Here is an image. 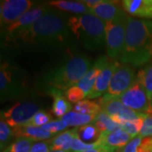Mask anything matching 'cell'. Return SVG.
<instances>
[{"instance_id":"1","label":"cell","mask_w":152,"mask_h":152,"mask_svg":"<svg viewBox=\"0 0 152 152\" xmlns=\"http://www.w3.org/2000/svg\"><path fill=\"white\" fill-rule=\"evenodd\" d=\"M152 60V21L128 16L125 43L120 61L132 67L145 65Z\"/></svg>"},{"instance_id":"2","label":"cell","mask_w":152,"mask_h":152,"mask_svg":"<svg viewBox=\"0 0 152 152\" xmlns=\"http://www.w3.org/2000/svg\"><path fill=\"white\" fill-rule=\"evenodd\" d=\"M68 20L64 15L56 11L50 10L26 31L17 39L15 43L35 45L62 44L69 37Z\"/></svg>"},{"instance_id":"3","label":"cell","mask_w":152,"mask_h":152,"mask_svg":"<svg viewBox=\"0 0 152 152\" xmlns=\"http://www.w3.org/2000/svg\"><path fill=\"white\" fill-rule=\"evenodd\" d=\"M91 60L84 54L71 57L64 64L45 74L41 80V87L44 93L65 92L77 85L91 69Z\"/></svg>"},{"instance_id":"4","label":"cell","mask_w":152,"mask_h":152,"mask_svg":"<svg viewBox=\"0 0 152 152\" xmlns=\"http://www.w3.org/2000/svg\"><path fill=\"white\" fill-rule=\"evenodd\" d=\"M68 25L76 39L88 50H96L105 44L106 23L91 14L69 17Z\"/></svg>"},{"instance_id":"5","label":"cell","mask_w":152,"mask_h":152,"mask_svg":"<svg viewBox=\"0 0 152 152\" xmlns=\"http://www.w3.org/2000/svg\"><path fill=\"white\" fill-rule=\"evenodd\" d=\"M48 6L47 4H41L33 6L30 10L22 15L17 21L9 26L4 31V40L7 43H15L18 38L25 31L37 22L44 15L48 13ZM2 31V32H3Z\"/></svg>"},{"instance_id":"6","label":"cell","mask_w":152,"mask_h":152,"mask_svg":"<svg viewBox=\"0 0 152 152\" xmlns=\"http://www.w3.org/2000/svg\"><path fill=\"white\" fill-rule=\"evenodd\" d=\"M127 18L116 21L107 22L105 26V44L111 59H120L125 43Z\"/></svg>"},{"instance_id":"7","label":"cell","mask_w":152,"mask_h":152,"mask_svg":"<svg viewBox=\"0 0 152 152\" xmlns=\"http://www.w3.org/2000/svg\"><path fill=\"white\" fill-rule=\"evenodd\" d=\"M118 98L125 107L139 113L152 115V105L149 102L146 92L137 77L132 86Z\"/></svg>"},{"instance_id":"8","label":"cell","mask_w":152,"mask_h":152,"mask_svg":"<svg viewBox=\"0 0 152 152\" xmlns=\"http://www.w3.org/2000/svg\"><path fill=\"white\" fill-rule=\"evenodd\" d=\"M24 89L22 80L17 75L16 69L4 62L0 68V93L1 101L17 97Z\"/></svg>"},{"instance_id":"9","label":"cell","mask_w":152,"mask_h":152,"mask_svg":"<svg viewBox=\"0 0 152 152\" xmlns=\"http://www.w3.org/2000/svg\"><path fill=\"white\" fill-rule=\"evenodd\" d=\"M37 112L39 107L34 102H17L8 110L2 112L1 118L13 129H15L26 124Z\"/></svg>"},{"instance_id":"10","label":"cell","mask_w":152,"mask_h":152,"mask_svg":"<svg viewBox=\"0 0 152 152\" xmlns=\"http://www.w3.org/2000/svg\"><path fill=\"white\" fill-rule=\"evenodd\" d=\"M35 5V2L30 0H2L0 4V23L2 31L17 21Z\"/></svg>"},{"instance_id":"11","label":"cell","mask_w":152,"mask_h":152,"mask_svg":"<svg viewBox=\"0 0 152 152\" xmlns=\"http://www.w3.org/2000/svg\"><path fill=\"white\" fill-rule=\"evenodd\" d=\"M135 79V71L132 66L125 64H118L106 95L118 97L132 86Z\"/></svg>"},{"instance_id":"12","label":"cell","mask_w":152,"mask_h":152,"mask_svg":"<svg viewBox=\"0 0 152 152\" xmlns=\"http://www.w3.org/2000/svg\"><path fill=\"white\" fill-rule=\"evenodd\" d=\"M121 6L117 1L104 0L102 4L92 8H90L89 14L97 17L105 23L116 21V20L125 19L128 16L126 15V12L124 10L123 7Z\"/></svg>"},{"instance_id":"13","label":"cell","mask_w":152,"mask_h":152,"mask_svg":"<svg viewBox=\"0 0 152 152\" xmlns=\"http://www.w3.org/2000/svg\"><path fill=\"white\" fill-rule=\"evenodd\" d=\"M118 62L113 59H110L107 64V65L99 73L95 85L90 94L87 96V98L91 100L102 96L103 94H106L110 82L113 75L114 72L118 65Z\"/></svg>"},{"instance_id":"14","label":"cell","mask_w":152,"mask_h":152,"mask_svg":"<svg viewBox=\"0 0 152 152\" xmlns=\"http://www.w3.org/2000/svg\"><path fill=\"white\" fill-rule=\"evenodd\" d=\"M110 59H111L110 58H107L106 56H101L100 58H98L94 63V64L91 66V68L90 69V70L88 71L81 80L77 83V86L85 92L86 96L93 89V86L95 85V82L96 80L99 73L107 65V64L108 63Z\"/></svg>"},{"instance_id":"15","label":"cell","mask_w":152,"mask_h":152,"mask_svg":"<svg viewBox=\"0 0 152 152\" xmlns=\"http://www.w3.org/2000/svg\"><path fill=\"white\" fill-rule=\"evenodd\" d=\"M121 3L124 10L132 16L152 19V0H124Z\"/></svg>"},{"instance_id":"16","label":"cell","mask_w":152,"mask_h":152,"mask_svg":"<svg viewBox=\"0 0 152 152\" xmlns=\"http://www.w3.org/2000/svg\"><path fill=\"white\" fill-rule=\"evenodd\" d=\"M133 139L134 138L129 135L127 132L119 129L110 133L101 134L98 141L100 145H103L118 150L122 148L124 149Z\"/></svg>"},{"instance_id":"17","label":"cell","mask_w":152,"mask_h":152,"mask_svg":"<svg viewBox=\"0 0 152 152\" xmlns=\"http://www.w3.org/2000/svg\"><path fill=\"white\" fill-rule=\"evenodd\" d=\"M13 133L14 136L17 138H26L34 141L48 140L53 136V134L44 130L42 127H35L31 125H24L13 129Z\"/></svg>"},{"instance_id":"18","label":"cell","mask_w":152,"mask_h":152,"mask_svg":"<svg viewBox=\"0 0 152 152\" xmlns=\"http://www.w3.org/2000/svg\"><path fill=\"white\" fill-rule=\"evenodd\" d=\"M77 128L65 132H61L49 140L51 151H64L70 152L72 142L76 135Z\"/></svg>"},{"instance_id":"19","label":"cell","mask_w":152,"mask_h":152,"mask_svg":"<svg viewBox=\"0 0 152 152\" xmlns=\"http://www.w3.org/2000/svg\"><path fill=\"white\" fill-rule=\"evenodd\" d=\"M48 5L52 6L57 10H60L65 12H70L75 15L89 14V8L80 1L54 0V1H49Z\"/></svg>"},{"instance_id":"20","label":"cell","mask_w":152,"mask_h":152,"mask_svg":"<svg viewBox=\"0 0 152 152\" xmlns=\"http://www.w3.org/2000/svg\"><path fill=\"white\" fill-rule=\"evenodd\" d=\"M93 124L97 128L101 134L110 133L120 129V125L114 122L112 118L106 113H104L102 110L96 115Z\"/></svg>"},{"instance_id":"21","label":"cell","mask_w":152,"mask_h":152,"mask_svg":"<svg viewBox=\"0 0 152 152\" xmlns=\"http://www.w3.org/2000/svg\"><path fill=\"white\" fill-rule=\"evenodd\" d=\"M50 96L53 97L52 112L56 117L62 118L66 114L71 112L72 105L66 99L65 96L63 94V92H54L51 94Z\"/></svg>"},{"instance_id":"22","label":"cell","mask_w":152,"mask_h":152,"mask_svg":"<svg viewBox=\"0 0 152 152\" xmlns=\"http://www.w3.org/2000/svg\"><path fill=\"white\" fill-rule=\"evenodd\" d=\"M137 79L140 81L144 87L149 102H152V61L144 66V68L138 72Z\"/></svg>"},{"instance_id":"23","label":"cell","mask_w":152,"mask_h":152,"mask_svg":"<svg viewBox=\"0 0 152 152\" xmlns=\"http://www.w3.org/2000/svg\"><path fill=\"white\" fill-rule=\"evenodd\" d=\"M96 116L93 115H86V114H81L76 112H69L65 116H64L61 119L64 121L68 126L72 127H82L85 125L90 124L95 119Z\"/></svg>"},{"instance_id":"24","label":"cell","mask_w":152,"mask_h":152,"mask_svg":"<svg viewBox=\"0 0 152 152\" xmlns=\"http://www.w3.org/2000/svg\"><path fill=\"white\" fill-rule=\"evenodd\" d=\"M77 135L82 141L88 144L95 143L99 140L101 132L93 124H87L77 128Z\"/></svg>"},{"instance_id":"25","label":"cell","mask_w":152,"mask_h":152,"mask_svg":"<svg viewBox=\"0 0 152 152\" xmlns=\"http://www.w3.org/2000/svg\"><path fill=\"white\" fill-rule=\"evenodd\" d=\"M74 110L79 113L96 116L99 112L102 111V106L99 100L92 101L90 99H85L76 104Z\"/></svg>"},{"instance_id":"26","label":"cell","mask_w":152,"mask_h":152,"mask_svg":"<svg viewBox=\"0 0 152 152\" xmlns=\"http://www.w3.org/2000/svg\"><path fill=\"white\" fill-rule=\"evenodd\" d=\"M34 142L26 138H18L1 152H29Z\"/></svg>"},{"instance_id":"27","label":"cell","mask_w":152,"mask_h":152,"mask_svg":"<svg viewBox=\"0 0 152 152\" xmlns=\"http://www.w3.org/2000/svg\"><path fill=\"white\" fill-rule=\"evenodd\" d=\"M147 117V114L140 118H138L132 121H127L123 123L120 125V129L127 132L129 135H131L133 138H135L137 136L140 135V131H141L142 126H143V122L145 118Z\"/></svg>"},{"instance_id":"28","label":"cell","mask_w":152,"mask_h":152,"mask_svg":"<svg viewBox=\"0 0 152 152\" xmlns=\"http://www.w3.org/2000/svg\"><path fill=\"white\" fill-rule=\"evenodd\" d=\"M10 128V126L4 120L1 118L0 120V148H1V151H4L6 147L10 145V142L14 136L13 129H11Z\"/></svg>"},{"instance_id":"29","label":"cell","mask_w":152,"mask_h":152,"mask_svg":"<svg viewBox=\"0 0 152 152\" xmlns=\"http://www.w3.org/2000/svg\"><path fill=\"white\" fill-rule=\"evenodd\" d=\"M64 96L69 102L76 104L85 100V97L86 96L85 92L77 85L68 89L64 92Z\"/></svg>"},{"instance_id":"30","label":"cell","mask_w":152,"mask_h":152,"mask_svg":"<svg viewBox=\"0 0 152 152\" xmlns=\"http://www.w3.org/2000/svg\"><path fill=\"white\" fill-rule=\"evenodd\" d=\"M98 145H101L98 140L95 143H91V144H88V143H85L84 141H82L79 138V136L77 135V132H76L75 137L72 142L70 152L86 151L93 149V148L98 146Z\"/></svg>"},{"instance_id":"31","label":"cell","mask_w":152,"mask_h":152,"mask_svg":"<svg viewBox=\"0 0 152 152\" xmlns=\"http://www.w3.org/2000/svg\"><path fill=\"white\" fill-rule=\"evenodd\" d=\"M51 122L50 115L45 111H39L31 118V119L28 122L26 125H31L35 127H42L43 125L47 124Z\"/></svg>"},{"instance_id":"32","label":"cell","mask_w":152,"mask_h":152,"mask_svg":"<svg viewBox=\"0 0 152 152\" xmlns=\"http://www.w3.org/2000/svg\"><path fill=\"white\" fill-rule=\"evenodd\" d=\"M68 124L64 121L62 119L55 120V121H51L48 123L47 124L43 125L42 128L44 130L52 134H56L58 133H60L61 131H64L67 128Z\"/></svg>"},{"instance_id":"33","label":"cell","mask_w":152,"mask_h":152,"mask_svg":"<svg viewBox=\"0 0 152 152\" xmlns=\"http://www.w3.org/2000/svg\"><path fill=\"white\" fill-rule=\"evenodd\" d=\"M140 135L141 137H152V115H147L143 122Z\"/></svg>"},{"instance_id":"34","label":"cell","mask_w":152,"mask_h":152,"mask_svg":"<svg viewBox=\"0 0 152 152\" xmlns=\"http://www.w3.org/2000/svg\"><path fill=\"white\" fill-rule=\"evenodd\" d=\"M143 137L140 135L134 138L122 150V152H139V146L140 145Z\"/></svg>"},{"instance_id":"35","label":"cell","mask_w":152,"mask_h":152,"mask_svg":"<svg viewBox=\"0 0 152 152\" xmlns=\"http://www.w3.org/2000/svg\"><path fill=\"white\" fill-rule=\"evenodd\" d=\"M51 147L49 140L48 141H38L34 143L29 152H50Z\"/></svg>"},{"instance_id":"36","label":"cell","mask_w":152,"mask_h":152,"mask_svg":"<svg viewBox=\"0 0 152 152\" xmlns=\"http://www.w3.org/2000/svg\"><path fill=\"white\" fill-rule=\"evenodd\" d=\"M139 152H152V137H145L142 140Z\"/></svg>"},{"instance_id":"37","label":"cell","mask_w":152,"mask_h":152,"mask_svg":"<svg viewBox=\"0 0 152 152\" xmlns=\"http://www.w3.org/2000/svg\"><path fill=\"white\" fill-rule=\"evenodd\" d=\"M117 151H118V150H116V149H113V148L101 145H98V146L95 147L93 149L82 152H116Z\"/></svg>"},{"instance_id":"38","label":"cell","mask_w":152,"mask_h":152,"mask_svg":"<svg viewBox=\"0 0 152 152\" xmlns=\"http://www.w3.org/2000/svg\"><path fill=\"white\" fill-rule=\"evenodd\" d=\"M50 152H68V151H51Z\"/></svg>"},{"instance_id":"39","label":"cell","mask_w":152,"mask_h":152,"mask_svg":"<svg viewBox=\"0 0 152 152\" xmlns=\"http://www.w3.org/2000/svg\"><path fill=\"white\" fill-rule=\"evenodd\" d=\"M116 152H122V151H116Z\"/></svg>"},{"instance_id":"40","label":"cell","mask_w":152,"mask_h":152,"mask_svg":"<svg viewBox=\"0 0 152 152\" xmlns=\"http://www.w3.org/2000/svg\"><path fill=\"white\" fill-rule=\"evenodd\" d=\"M151 105H152V102H151Z\"/></svg>"}]
</instances>
